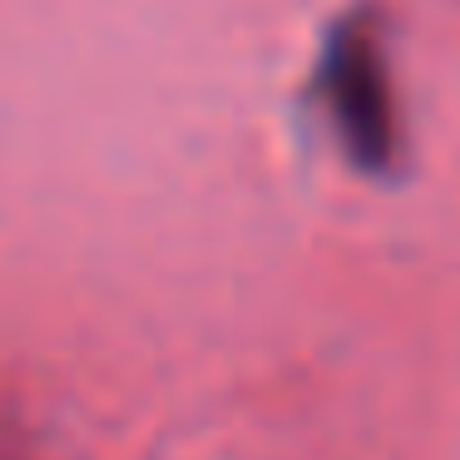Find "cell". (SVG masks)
<instances>
[{
  "instance_id": "6da1fadb",
  "label": "cell",
  "mask_w": 460,
  "mask_h": 460,
  "mask_svg": "<svg viewBox=\"0 0 460 460\" xmlns=\"http://www.w3.org/2000/svg\"><path fill=\"white\" fill-rule=\"evenodd\" d=\"M322 90L347 154L361 169H381L396 154V104L381 60V40L367 21H347L327 45L322 60Z\"/></svg>"
}]
</instances>
